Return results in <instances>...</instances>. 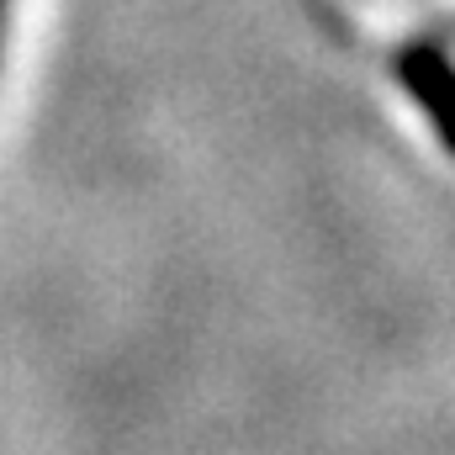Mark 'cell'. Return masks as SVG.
I'll list each match as a JSON object with an SVG mask.
<instances>
[{
	"label": "cell",
	"instance_id": "cell-1",
	"mask_svg": "<svg viewBox=\"0 0 455 455\" xmlns=\"http://www.w3.org/2000/svg\"><path fill=\"white\" fill-rule=\"evenodd\" d=\"M397 75H403L408 96L424 107V116L435 122L440 143L455 154V64L440 53V48L413 43V48H403V53H397Z\"/></svg>",
	"mask_w": 455,
	"mask_h": 455
},
{
	"label": "cell",
	"instance_id": "cell-2",
	"mask_svg": "<svg viewBox=\"0 0 455 455\" xmlns=\"http://www.w3.org/2000/svg\"><path fill=\"white\" fill-rule=\"evenodd\" d=\"M0 21H5V0H0Z\"/></svg>",
	"mask_w": 455,
	"mask_h": 455
}]
</instances>
